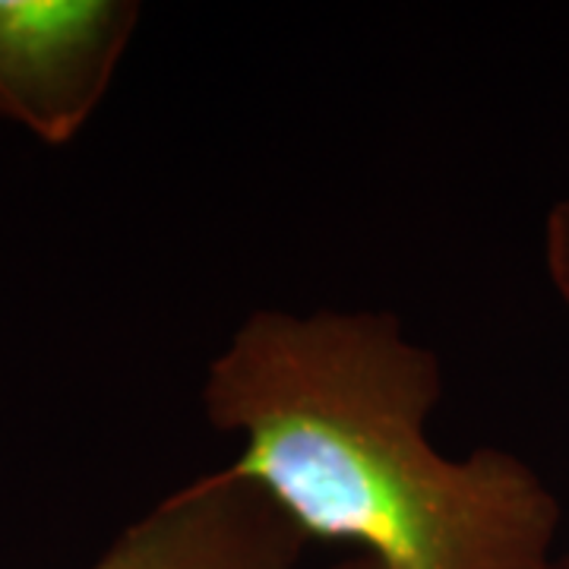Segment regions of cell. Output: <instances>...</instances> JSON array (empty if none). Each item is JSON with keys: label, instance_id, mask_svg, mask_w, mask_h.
<instances>
[{"label": "cell", "instance_id": "6da1fadb", "mask_svg": "<svg viewBox=\"0 0 569 569\" xmlns=\"http://www.w3.org/2000/svg\"><path fill=\"white\" fill-rule=\"evenodd\" d=\"M443 377L389 310H253L209 361V425L234 471L307 538L383 569H557L560 500L507 449L449 459L427 421Z\"/></svg>", "mask_w": 569, "mask_h": 569}, {"label": "cell", "instance_id": "7a4b0ae2", "mask_svg": "<svg viewBox=\"0 0 569 569\" xmlns=\"http://www.w3.org/2000/svg\"><path fill=\"white\" fill-rule=\"evenodd\" d=\"M140 3L0 0V114L67 142L104 99Z\"/></svg>", "mask_w": 569, "mask_h": 569}, {"label": "cell", "instance_id": "3957f363", "mask_svg": "<svg viewBox=\"0 0 569 569\" xmlns=\"http://www.w3.org/2000/svg\"><path fill=\"white\" fill-rule=\"evenodd\" d=\"M307 545L257 481L224 466L168 493L89 569H301Z\"/></svg>", "mask_w": 569, "mask_h": 569}, {"label": "cell", "instance_id": "277c9868", "mask_svg": "<svg viewBox=\"0 0 569 569\" xmlns=\"http://www.w3.org/2000/svg\"><path fill=\"white\" fill-rule=\"evenodd\" d=\"M545 269L557 298L569 307V193L553 203L545 222Z\"/></svg>", "mask_w": 569, "mask_h": 569}, {"label": "cell", "instance_id": "5b68a950", "mask_svg": "<svg viewBox=\"0 0 569 569\" xmlns=\"http://www.w3.org/2000/svg\"><path fill=\"white\" fill-rule=\"evenodd\" d=\"M329 569H383L377 560H370V557H365V553H351V557H346V560H339L336 567Z\"/></svg>", "mask_w": 569, "mask_h": 569}, {"label": "cell", "instance_id": "8992f818", "mask_svg": "<svg viewBox=\"0 0 569 569\" xmlns=\"http://www.w3.org/2000/svg\"><path fill=\"white\" fill-rule=\"evenodd\" d=\"M560 569H569V553H567V560H563V563H560Z\"/></svg>", "mask_w": 569, "mask_h": 569}]
</instances>
